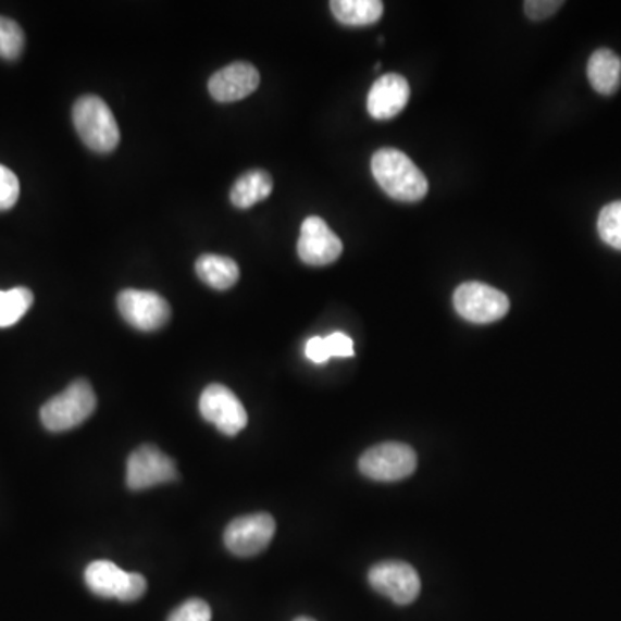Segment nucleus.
Returning <instances> with one entry per match:
<instances>
[{
	"label": "nucleus",
	"instance_id": "nucleus-6",
	"mask_svg": "<svg viewBox=\"0 0 621 621\" xmlns=\"http://www.w3.org/2000/svg\"><path fill=\"white\" fill-rule=\"evenodd\" d=\"M417 452L406 444L387 443L368 449L359 459V470L376 482H397L417 470Z\"/></svg>",
	"mask_w": 621,
	"mask_h": 621
},
{
	"label": "nucleus",
	"instance_id": "nucleus-25",
	"mask_svg": "<svg viewBox=\"0 0 621 621\" xmlns=\"http://www.w3.org/2000/svg\"><path fill=\"white\" fill-rule=\"evenodd\" d=\"M325 340L332 358L335 356L337 358H352L355 356V344H352V338L349 335L335 332V334L325 337Z\"/></svg>",
	"mask_w": 621,
	"mask_h": 621
},
{
	"label": "nucleus",
	"instance_id": "nucleus-20",
	"mask_svg": "<svg viewBox=\"0 0 621 621\" xmlns=\"http://www.w3.org/2000/svg\"><path fill=\"white\" fill-rule=\"evenodd\" d=\"M597 232L606 246L621 250V200L603 208L597 218Z\"/></svg>",
	"mask_w": 621,
	"mask_h": 621
},
{
	"label": "nucleus",
	"instance_id": "nucleus-17",
	"mask_svg": "<svg viewBox=\"0 0 621 621\" xmlns=\"http://www.w3.org/2000/svg\"><path fill=\"white\" fill-rule=\"evenodd\" d=\"M273 192V179L263 170L246 173L235 182L229 199L238 209H247L258 204Z\"/></svg>",
	"mask_w": 621,
	"mask_h": 621
},
{
	"label": "nucleus",
	"instance_id": "nucleus-13",
	"mask_svg": "<svg viewBox=\"0 0 621 621\" xmlns=\"http://www.w3.org/2000/svg\"><path fill=\"white\" fill-rule=\"evenodd\" d=\"M261 76L249 63H234L214 73L209 79V94L218 102H237L246 99L259 87Z\"/></svg>",
	"mask_w": 621,
	"mask_h": 621
},
{
	"label": "nucleus",
	"instance_id": "nucleus-22",
	"mask_svg": "<svg viewBox=\"0 0 621 621\" xmlns=\"http://www.w3.org/2000/svg\"><path fill=\"white\" fill-rule=\"evenodd\" d=\"M167 621H211V608L202 599H190L170 614Z\"/></svg>",
	"mask_w": 621,
	"mask_h": 621
},
{
	"label": "nucleus",
	"instance_id": "nucleus-16",
	"mask_svg": "<svg viewBox=\"0 0 621 621\" xmlns=\"http://www.w3.org/2000/svg\"><path fill=\"white\" fill-rule=\"evenodd\" d=\"M196 272L206 285L216 288V290L234 287L237 284L238 275H240L234 259L216 254L200 256L197 259Z\"/></svg>",
	"mask_w": 621,
	"mask_h": 621
},
{
	"label": "nucleus",
	"instance_id": "nucleus-26",
	"mask_svg": "<svg viewBox=\"0 0 621 621\" xmlns=\"http://www.w3.org/2000/svg\"><path fill=\"white\" fill-rule=\"evenodd\" d=\"M306 358L316 364L326 363V361H328L332 356H330V350L328 346H326L325 338H309L308 344H306Z\"/></svg>",
	"mask_w": 621,
	"mask_h": 621
},
{
	"label": "nucleus",
	"instance_id": "nucleus-9",
	"mask_svg": "<svg viewBox=\"0 0 621 621\" xmlns=\"http://www.w3.org/2000/svg\"><path fill=\"white\" fill-rule=\"evenodd\" d=\"M117 309L125 318V322L142 332L163 328L172 316V308L166 299L159 294L135 290V288L123 290L117 296Z\"/></svg>",
	"mask_w": 621,
	"mask_h": 621
},
{
	"label": "nucleus",
	"instance_id": "nucleus-5",
	"mask_svg": "<svg viewBox=\"0 0 621 621\" xmlns=\"http://www.w3.org/2000/svg\"><path fill=\"white\" fill-rule=\"evenodd\" d=\"M88 588L99 597H114L123 603L140 599L147 591V580L140 573H126L111 561H94L85 570Z\"/></svg>",
	"mask_w": 621,
	"mask_h": 621
},
{
	"label": "nucleus",
	"instance_id": "nucleus-15",
	"mask_svg": "<svg viewBox=\"0 0 621 621\" xmlns=\"http://www.w3.org/2000/svg\"><path fill=\"white\" fill-rule=\"evenodd\" d=\"M587 76L597 94L613 96L621 85V59L613 50H596L588 59Z\"/></svg>",
	"mask_w": 621,
	"mask_h": 621
},
{
	"label": "nucleus",
	"instance_id": "nucleus-24",
	"mask_svg": "<svg viewBox=\"0 0 621 621\" xmlns=\"http://www.w3.org/2000/svg\"><path fill=\"white\" fill-rule=\"evenodd\" d=\"M561 5H563L561 0H529L523 8H525V14L530 20L543 22V20L558 13Z\"/></svg>",
	"mask_w": 621,
	"mask_h": 621
},
{
	"label": "nucleus",
	"instance_id": "nucleus-11",
	"mask_svg": "<svg viewBox=\"0 0 621 621\" xmlns=\"http://www.w3.org/2000/svg\"><path fill=\"white\" fill-rule=\"evenodd\" d=\"M276 523L266 513L240 517L229 523L225 530V546L229 552L243 556H256L263 552L275 535Z\"/></svg>",
	"mask_w": 621,
	"mask_h": 621
},
{
	"label": "nucleus",
	"instance_id": "nucleus-12",
	"mask_svg": "<svg viewBox=\"0 0 621 621\" xmlns=\"http://www.w3.org/2000/svg\"><path fill=\"white\" fill-rule=\"evenodd\" d=\"M343 240L332 232L325 220L309 216L300 226V238L297 252L302 263L309 266H326L343 254Z\"/></svg>",
	"mask_w": 621,
	"mask_h": 621
},
{
	"label": "nucleus",
	"instance_id": "nucleus-21",
	"mask_svg": "<svg viewBox=\"0 0 621 621\" xmlns=\"http://www.w3.org/2000/svg\"><path fill=\"white\" fill-rule=\"evenodd\" d=\"M25 49V34L22 26L9 17L0 16V58L14 61Z\"/></svg>",
	"mask_w": 621,
	"mask_h": 621
},
{
	"label": "nucleus",
	"instance_id": "nucleus-14",
	"mask_svg": "<svg viewBox=\"0 0 621 621\" xmlns=\"http://www.w3.org/2000/svg\"><path fill=\"white\" fill-rule=\"evenodd\" d=\"M409 94L405 76L396 73L380 76L368 94V113L375 120H393L408 104Z\"/></svg>",
	"mask_w": 621,
	"mask_h": 621
},
{
	"label": "nucleus",
	"instance_id": "nucleus-2",
	"mask_svg": "<svg viewBox=\"0 0 621 621\" xmlns=\"http://www.w3.org/2000/svg\"><path fill=\"white\" fill-rule=\"evenodd\" d=\"M73 123L85 146L99 154L113 152L120 144V126L113 111L100 97L85 96L76 100Z\"/></svg>",
	"mask_w": 621,
	"mask_h": 621
},
{
	"label": "nucleus",
	"instance_id": "nucleus-10",
	"mask_svg": "<svg viewBox=\"0 0 621 621\" xmlns=\"http://www.w3.org/2000/svg\"><path fill=\"white\" fill-rule=\"evenodd\" d=\"M178 476L175 461L163 455L158 447L142 446L132 452L126 464V485L132 490H146L156 485L167 484Z\"/></svg>",
	"mask_w": 621,
	"mask_h": 621
},
{
	"label": "nucleus",
	"instance_id": "nucleus-23",
	"mask_svg": "<svg viewBox=\"0 0 621 621\" xmlns=\"http://www.w3.org/2000/svg\"><path fill=\"white\" fill-rule=\"evenodd\" d=\"M20 197V179L9 167L0 164V211L13 208Z\"/></svg>",
	"mask_w": 621,
	"mask_h": 621
},
{
	"label": "nucleus",
	"instance_id": "nucleus-1",
	"mask_svg": "<svg viewBox=\"0 0 621 621\" xmlns=\"http://www.w3.org/2000/svg\"><path fill=\"white\" fill-rule=\"evenodd\" d=\"M372 172L382 190L400 202H418L429 192V179L400 150L390 147L376 150Z\"/></svg>",
	"mask_w": 621,
	"mask_h": 621
},
{
	"label": "nucleus",
	"instance_id": "nucleus-8",
	"mask_svg": "<svg viewBox=\"0 0 621 621\" xmlns=\"http://www.w3.org/2000/svg\"><path fill=\"white\" fill-rule=\"evenodd\" d=\"M368 580L376 593L393 599L399 606L411 605L422 591L420 575L405 561H384L375 564L370 570Z\"/></svg>",
	"mask_w": 621,
	"mask_h": 621
},
{
	"label": "nucleus",
	"instance_id": "nucleus-4",
	"mask_svg": "<svg viewBox=\"0 0 621 621\" xmlns=\"http://www.w3.org/2000/svg\"><path fill=\"white\" fill-rule=\"evenodd\" d=\"M455 308L467 322L487 325L508 314L509 299L490 285L468 282L456 288Z\"/></svg>",
	"mask_w": 621,
	"mask_h": 621
},
{
	"label": "nucleus",
	"instance_id": "nucleus-7",
	"mask_svg": "<svg viewBox=\"0 0 621 621\" xmlns=\"http://www.w3.org/2000/svg\"><path fill=\"white\" fill-rule=\"evenodd\" d=\"M199 409L206 422L213 423L228 437L243 432L249 422L243 402L225 385L213 384L206 387L200 396Z\"/></svg>",
	"mask_w": 621,
	"mask_h": 621
},
{
	"label": "nucleus",
	"instance_id": "nucleus-18",
	"mask_svg": "<svg viewBox=\"0 0 621 621\" xmlns=\"http://www.w3.org/2000/svg\"><path fill=\"white\" fill-rule=\"evenodd\" d=\"M330 8L337 22L347 26H370L384 14L380 0H334Z\"/></svg>",
	"mask_w": 621,
	"mask_h": 621
},
{
	"label": "nucleus",
	"instance_id": "nucleus-27",
	"mask_svg": "<svg viewBox=\"0 0 621 621\" xmlns=\"http://www.w3.org/2000/svg\"><path fill=\"white\" fill-rule=\"evenodd\" d=\"M294 621H314V620H311V618L300 617V618H297V620H294Z\"/></svg>",
	"mask_w": 621,
	"mask_h": 621
},
{
	"label": "nucleus",
	"instance_id": "nucleus-19",
	"mask_svg": "<svg viewBox=\"0 0 621 621\" xmlns=\"http://www.w3.org/2000/svg\"><path fill=\"white\" fill-rule=\"evenodd\" d=\"M34 305V294L25 287L0 290V328L13 326Z\"/></svg>",
	"mask_w": 621,
	"mask_h": 621
},
{
	"label": "nucleus",
	"instance_id": "nucleus-3",
	"mask_svg": "<svg viewBox=\"0 0 621 621\" xmlns=\"http://www.w3.org/2000/svg\"><path fill=\"white\" fill-rule=\"evenodd\" d=\"M97 397L87 380H75L66 390L52 397L40 411L50 432H66L82 425L96 411Z\"/></svg>",
	"mask_w": 621,
	"mask_h": 621
}]
</instances>
